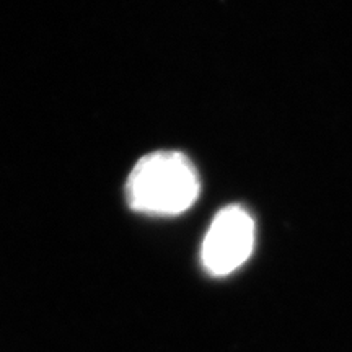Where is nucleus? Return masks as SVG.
Returning a JSON list of instances; mask_svg holds the SVG:
<instances>
[{
    "label": "nucleus",
    "mask_w": 352,
    "mask_h": 352,
    "mask_svg": "<svg viewBox=\"0 0 352 352\" xmlns=\"http://www.w3.org/2000/svg\"><path fill=\"white\" fill-rule=\"evenodd\" d=\"M254 220L241 206H227L212 219L201 246L208 274L223 277L236 271L253 252Z\"/></svg>",
    "instance_id": "2"
},
{
    "label": "nucleus",
    "mask_w": 352,
    "mask_h": 352,
    "mask_svg": "<svg viewBox=\"0 0 352 352\" xmlns=\"http://www.w3.org/2000/svg\"><path fill=\"white\" fill-rule=\"evenodd\" d=\"M201 179L195 164L179 151L140 157L126 179L127 206L148 217H176L195 204Z\"/></svg>",
    "instance_id": "1"
}]
</instances>
